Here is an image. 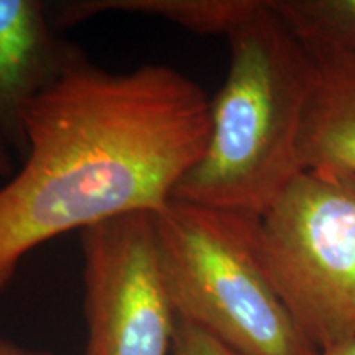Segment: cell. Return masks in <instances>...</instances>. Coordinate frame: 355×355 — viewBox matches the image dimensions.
Returning <instances> with one entry per match:
<instances>
[{"label":"cell","instance_id":"1","mask_svg":"<svg viewBox=\"0 0 355 355\" xmlns=\"http://www.w3.org/2000/svg\"><path fill=\"white\" fill-rule=\"evenodd\" d=\"M209 135L211 99L183 73H112L79 53L26 109L24 165L0 186V295L43 243L112 217L158 214Z\"/></svg>","mask_w":355,"mask_h":355},{"label":"cell","instance_id":"2","mask_svg":"<svg viewBox=\"0 0 355 355\" xmlns=\"http://www.w3.org/2000/svg\"><path fill=\"white\" fill-rule=\"evenodd\" d=\"M227 38L230 66L211 101L206 152L171 199L260 217L304 171L300 133L314 60L268 0Z\"/></svg>","mask_w":355,"mask_h":355},{"label":"cell","instance_id":"3","mask_svg":"<svg viewBox=\"0 0 355 355\" xmlns=\"http://www.w3.org/2000/svg\"><path fill=\"white\" fill-rule=\"evenodd\" d=\"M155 227L178 318L239 355H318L270 282L259 216L171 199Z\"/></svg>","mask_w":355,"mask_h":355},{"label":"cell","instance_id":"4","mask_svg":"<svg viewBox=\"0 0 355 355\" xmlns=\"http://www.w3.org/2000/svg\"><path fill=\"white\" fill-rule=\"evenodd\" d=\"M261 259L318 350L355 337V175L301 171L260 216Z\"/></svg>","mask_w":355,"mask_h":355},{"label":"cell","instance_id":"5","mask_svg":"<svg viewBox=\"0 0 355 355\" xmlns=\"http://www.w3.org/2000/svg\"><path fill=\"white\" fill-rule=\"evenodd\" d=\"M84 260V355H171L178 314L155 214L133 212L79 232Z\"/></svg>","mask_w":355,"mask_h":355},{"label":"cell","instance_id":"6","mask_svg":"<svg viewBox=\"0 0 355 355\" xmlns=\"http://www.w3.org/2000/svg\"><path fill=\"white\" fill-rule=\"evenodd\" d=\"M83 50L55 33L50 7L0 0V137L25 155L24 115Z\"/></svg>","mask_w":355,"mask_h":355},{"label":"cell","instance_id":"7","mask_svg":"<svg viewBox=\"0 0 355 355\" xmlns=\"http://www.w3.org/2000/svg\"><path fill=\"white\" fill-rule=\"evenodd\" d=\"M309 53L314 73L300 133L301 165L355 175V51Z\"/></svg>","mask_w":355,"mask_h":355},{"label":"cell","instance_id":"8","mask_svg":"<svg viewBox=\"0 0 355 355\" xmlns=\"http://www.w3.org/2000/svg\"><path fill=\"white\" fill-rule=\"evenodd\" d=\"M50 7L55 28H69L107 12L158 17L196 35H225L243 24L261 0H73Z\"/></svg>","mask_w":355,"mask_h":355},{"label":"cell","instance_id":"9","mask_svg":"<svg viewBox=\"0 0 355 355\" xmlns=\"http://www.w3.org/2000/svg\"><path fill=\"white\" fill-rule=\"evenodd\" d=\"M309 51H355V0H268Z\"/></svg>","mask_w":355,"mask_h":355},{"label":"cell","instance_id":"10","mask_svg":"<svg viewBox=\"0 0 355 355\" xmlns=\"http://www.w3.org/2000/svg\"><path fill=\"white\" fill-rule=\"evenodd\" d=\"M171 355H239L207 332L178 318Z\"/></svg>","mask_w":355,"mask_h":355},{"label":"cell","instance_id":"11","mask_svg":"<svg viewBox=\"0 0 355 355\" xmlns=\"http://www.w3.org/2000/svg\"><path fill=\"white\" fill-rule=\"evenodd\" d=\"M17 171L10 145L0 137V181H6Z\"/></svg>","mask_w":355,"mask_h":355},{"label":"cell","instance_id":"12","mask_svg":"<svg viewBox=\"0 0 355 355\" xmlns=\"http://www.w3.org/2000/svg\"><path fill=\"white\" fill-rule=\"evenodd\" d=\"M0 355H56L46 350H38L32 347H25L13 340H8L6 337L0 336Z\"/></svg>","mask_w":355,"mask_h":355},{"label":"cell","instance_id":"13","mask_svg":"<svg viewBox=\"0 0 355 355\" xmlns=\"http://www.w3.org/2000/svg\"><path fill=\"white\" fill-rule=\"evenodd\" d=\"M318 355H355V337L343 340V343L332 344L326 349H321Z\"/></svg>","mask_w":355,"mask_h":355}]
</instances>
